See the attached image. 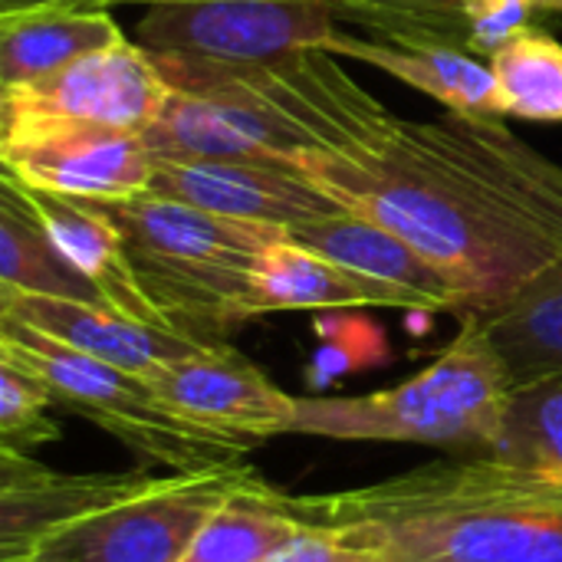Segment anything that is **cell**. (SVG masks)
I'll list each match as a JSON object with an SVG mask.
<instances>
[{
	"label": "cell",
	"instance_id": "1",
	"mask_svg": "<svg viewBox=\"0 0 562 562\" xmlns=\"http://www.w3.org/2000/svg\"><path fill=\"white\" fill-rule=\"evenodd\" d=\"M296 171L425 254L454 283L461 319L494 316L562 257V168L504 115H389L352 148L303 151Z\"/></svg>",
	"mask_w": 562,
	"mask_h": 562
},
{
	"label": "cell",
	"instance_id": "3",
	"mask_svg": "<svg viewBox=\"0 0 562 562\" xmlns=\"http://www.w3.org/2000/svg\"><path fill=\"white\" fill-rule=\"evenodd\" d=\"M99 204L122 231L135 277L171 333L224 346L250 323V267L286 237L283 227L221 217L158 191Z\"/></svg>",
	"mask_w": 562,
	"mask_h": 562
},
{
	"label": "cell",
	"instance_id": "22",
	"mask_svg": "<svg viewBox=\"0 0 562 562\" xmlns=\"http://www.w3.org/2000/svg\"><path fill=\"white\" fill-rule=\"evenodd\" d=\"M504 115L527 122H562V43L547 30H527L491 59Z\"/></svg>",
	"mask_w": 562,
	"mask_h": 562
},
{
	"label": "cell",
	"instance_id": "25",
	"mask_svg": "<svg viewBox=\"0 0 562 562\" xmlns=\"http://www.w3.org/2000/svg\"><path fill=\"white\" fill-rule=\"evenodd\" d=\"M56 405L53 392L30 375L26 369L0 359V448L30 454L40 445L59 438L49 408Z\"/></svg>",
	"mask_w": 562,
	"mask_h": 562
},
{
	"label": "cell",
	"instance_id": "4",
	"mask_svg": "<svg viewBox=\"0 0 562 562\" xmlns=\"http://www.w3.org/2000/svg\"><path fill=\"white\" fill-rule=\"evenodd\" d=\"M514 382L477 316L418 375L352 398H296L286 435L329 441L428 445L454 458L491 454L501 441Z\"/></svg>",
	"mask_w": 562,
	"mask_h": 562
},
{
	"label": "cell",
	"instance_id": "14",
	"mask_svg": "<svg viewBox=\"0 0 562 562\" xmlns=\"http://www.w3.org/2000/svg\"><path fill=\"white\" fill-rule=\"evenodd\" d=\"M0 316H13L76 352L92 356L122 372H132L138 379H145L151 369L165 362H175L204 349L201 342L181 333L128 319L109 306L53 300V296L0 293Z\"/></svg>",
	"mask_w": 562,
	"mask_h": 562
},
{
	"label": "cell",
	"instance_id": "20",
	"mask_svg": "<svg viewBox=\"0 0 562 562\" xmlns=\"http://www.w3.org/2000/svg\"><path fill=\"white\" fill-rule=\"evenodd\" d=\"M481 323L514 389L562 375V257Z\"/></svg>",
	"mask_w": 562,
	"mask_h": 562
},
{
	"label": "cell",
	"instance_id": "26",
	"mask_svg": "<svg viewBox=\"0 0 562 562\" xmlns=\"http://www.w3.org/2000/svg\"><path fill=\"white\" fill-rule=\"evenodd\" d=\"M468 20V49L491 59L514 36L533 30L537 13H562V0H461Z\"/></svg>",
	"mask_w": 562,
	"mask_h": 562
},
{
	"label": "cell",
	"instance_id": "2",
	"mask_svg": "<svg viewBox=\"0 0 562 562\" xmlns=\"http://www.w3.org/2000/svg\"><path fill=\"white\" fill-rule=\"evenodd\" d=\"M290 497L310 527L382 562H562V477L484 454Z\"/></svg>",
	"mask_w": 562,
	"mask_h": 562
},
{
	"label": "cell",
	"instance_id": "23",
	"mask_svg": "<svg viewBox=\"0 0 562 562\" xmlns=\"http://www.w3.org/2000/svg\"><path fill=\"white\" fill-rule=\"evenodd\" d=\"M484 458L527 474L562 477V375L514 389L501 441Z\"/></svg>",
	"mask_w": 562,
	"mask_h": 562
},
{
	"label": "cell",
	"instance_id": "17",
	"mask_svg": "<svg viewBox=\"0 0 562 562\" xmlns=\"http://www.w3.org/2000/svg\"><path fill=\"white\" fill-rule=\"evenodd\" d=\"M122 40L128 36L109 7H46L0 16V86L43 79Z\"/></svg>",
	"mask_w": 562,
	"mask_h": 562
},
{
	"label": "cell",
	"instance_id": "6",
	"mask_svg": "<svg viewBox=\"0 0 562 562\" xmlns=\"http://www.w3.org/2000/svg\"><path fill=\"white\" fill-rule=\"evenodd\" d=\"M247 474V464H234L155 477L148 487L53 530L23 562H178Z\"/></svg>",
	"mask_w": 562,
	"mask_h": 562
},
{
	"label": "cell",
	"instance_id": "18",
	"mask_svg": "<svg viewBox=\"0 0 562 562\" xmlns=\"http://www.w3.org/2000/svg\"><path fill=\"white\" fill-rule=\"evenodd\" d=\"M359 306H389V300L356 273L326 260L323 254L280 237L263 247L250 267L247 310L250 319L267 313H296V310H359Z\"/></svg>",
	"mask_w": 562,
	"mask_h": 562
},
{
	"label": "cell",
	"instance_id": "5",
	"mask_svg": "<svg viewBox=\"0 0 562 562\" xmlns=\"http://www.w3.org/2000/svg\"><path fill=\"white\" fill-rule=\"evenodd\" d=\"M0 359L36 375L56 405L89 418L145 464L184 474L234 468L247 454V448L175 418L138 375L82 356L13 316H0Z\"/></svg>",
	"mask_w": 562,
	"mask_h": 562
},
{
	"label": "cell",
	"instance_id": "21",
	"mask_svg": "<svg viewBox=\"0 0 562 562\" xmlns=\"http://www.w3.org/2000/svg\"><path fill=\"white\" fill-rule=\"evenodd\" d=\"M0 293L109 306L102 293L63 260L10 175L0 178Z\"/></svg>",
	"mask_w": 562,
	"mask_h": 562
},
{
	"label": "cell",
	"instance_id": "9",
	"mask_svg": "<svg viewBox=\"0 0 562 562\" xmlns=\"http://www.w3.org/2000/svg\"><path fill=\"white\" fill-rule=\"evenodd\" d=\"M171 86L155 56L122 40L69 66L0 92V119H69L145 135Z\"/></svg>",
	"mask_w": 562,
	"mask_h": 562
},
{
	"label": "cell",
	"instance_id": "7",
	"mask_svg": "<svg viewBox=\"0 0 562 562\" xmlns=\"http://www.w3.org/2000/svg\"><path fill=\"white\" fill-rule=\"evenodd\" d=\"M336 33V10L323 0H165L135 26L148 53L221 66L273 63L323 49Z\"/></svg>",
	"mask_w": 562,
	"mask_h": 562
},
{
	"label": "cell",
	"instance_id": "8",
	"mask_svg": "<svg viewBox=\"0 0 562 562\" xmlns=\"http://www.w3.org/2000/svg\"><path fill=\"white\" fill-rule=\"evenodd\" d=\"M0 165L26 188L82 201L138 198L155 178L142 135L69 119H0Z\"/></svg>",
	"mask_w": 562,
	"mask_h": 562
},
{
	"label": "cell",
	"instance_id": "16",
	"mask_svg": "<svg viewBox=\"0 0 562 562\" xmlns=\"http://www.w3.org/2000/svg\"><path fill=\"white\" fill-rule=\"evenodd\" d=\"M333 56H349L369 63L382 72H392L405 86L438 99L448 112L461 115H504V99L491 63L481 56L451 46V43H385V40H362L352 33H333L323 46Z\"/></svg>",
	"mask_w": 562,
	"mask_h": 562
},
{
	"label": "cell",
	"instance_id": "15",
	"mask_svg": "<svg viewBox=\"0 0 562 562\" xmlns=\"http://www.w3.org/2000/svg\"><path fill=\"white\" fill-rule=\"evenodd\" d=\"M16 184H20L26 204L33 207V214L40 217L46 237L63 254V260L79 277H86L115 313L138 319V323H148V326H165V319L158 316V310L151 306V300L145 296V290L135 277L122 231L102 211L99 201L36 191V188H26L23 181H16Z\"/></svg>",
	"mask_w": 562,
	"mask_h": 562
},
{
	"label": "cell",
	"instance_id": "12",
	"mask_svg": "<svg viewBox=\"0 0 562 562\" xmlns=\"http://www.w3.org/2000/svg\"><path fill=\"white\" fill-rule=\"evenodd\" d=\"M286 237L372 283L389 300V306L422 313H461L454 283L405 237L362 214L339 207L326 217L290 227Z\"/></svg>",
	"mask_w": 562,
	"mask_h": 562
},
{
	"label": "cell",
	"instance_id": "19",
	"mask_svg": "<svg viewBox=\"0 0 562 562\" xmlns=\"http://www.w3.org/2000/svg\"><path fill=\"white\" fill-rule=\"evenodd\" d=\"M306 530L310 524L293 507V497L250 471L178 562H273Z\"/></svg>",
	"mask_w": 562,
	"mask_h": 562
},
{
	"label": "cell",
	"instance_id": "29",
	"mask_svg": "<svg viewBox=\"0 0 562 562\" xmlns=\"http://www.w3.org/2000/svg\"><path fill=\"white\" fill-rule=\"evenodd\" d=\"M273 562H286V560H280V557H277V560H273Z\"/></svg>",
	"mask_w": 562,
	"mask_h": 562
},
{
	"label": "cell",
	"instance_id": "28",
	"mask_svg": "<svg viewBox=\"0 0 562 562\" xmlns=\"http://www.w3.org/2000/svg\"><path fill=\"white\" fill-rule=\"evenodd\" d=\"M115 3H145V7H151V3H165V0H92V7H115Z\"/></svg>",
	"mask_w": 562,
	"mask_h": 562
},
{
	"label": "cell",
	"instance_id": "27",
	"mask_svg": "<svg viewBox=\"0 0 562 562\" xmlns=\"http://www.w3.org/2000/svg\"><path fill=\"white\" fill-rule=\"evenodd\" d=\"M46 7H92V0H0V16L46 10Z\"/></svg>",
	"mask_w": 562,
	"mask_h": 562
},
{
	"label": "cell",
	"instance_id": "11",
	"mask_svg": "<svg viewBox=\"0 0 562 562\" xmlns=\"http://www.w3.org/2000/svg\"><path fill=\"white\" fill-rule=\"evenodd\" d=\"M151 191L221 217L270 224L283 231L339 211V204L296 168L260 161L155 158Z\"/></svg>",
	"mask_w": 562,
	"mask_h": 562
},
{
	"label": "cell",
	"instance_id": "24",
	"mask_svg": "<svg viewBox=\"0 0 562 562\" xmlns=\"http://www.w3.org/2000/svg\"><path fill=\"white\" fill-rule=\"evenodd\" d=\"M336 13L375 26L385 43H451L468 49L461 0H326ZM471 53V49H468Z\"/></svg>",
	"mask_w": 562,
	"mask_h": 562
},
{
	"label": "cell",
	"instance_id": "13",
	"mask_svg": "<svg viewBox=\"0 0 562 562\" xmlns=\"http://www.w3.org/2000/svg\"><path fill=\"white\" fill-rule=\"evenodd\" d=\"M155 477L125 474H59L20 451L0 448V562H23L53 530L102 510Z\"/></svg>",
	"mask_w": 562,
	"mask_h": 562
},
{
	"label": "cell",
	"instance_id": "10",
	"mask_svg": "<svg viewBox=\"0 0 562 562\" xmlns=\"http://www.w3.org/2000/svg\"><path fill=\"white\" fill-rule=\"evenodd\" d=\"M155 398L184 425L211 431L247 451L286 435L296 398L280 392L231 342L204 346L165 362L142 379Z\"/></svg>",
	"mask_w": 562,
	"mask_h": 562
}]
</instances>
